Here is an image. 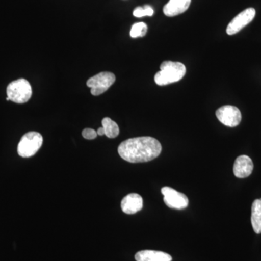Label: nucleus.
I'll list each match as a JSON object with an SVG mask.
<instances>
[{"instance_id": "4468645a", "label": "nucleus", "mask_w": 261, "mask_h": 261, "mask_svg": "<svg viewBox=\"0 0 261 261\" xmlns=\"http://www.w3.org/2000/svg\"><path fill=\"white\" fill-rule=\"evenodd\" d=\"M102 124L105 130V135L108 138H116L119 135V127L111 118L108 117L103 118Z\"/></svg>"}, {"instance_id": "7ed1b4c3", "label": "nucleus", "mask_w": 261, "mask_h": 261, "mask_svg": "<svg viewBox=\"0 0 261 261\" xmlns=\"http://www.w3.org/2000/svg\"><path fill=\"white\" fill-rule=\"evenodd\" d=\"M7 95L12 102L23 104L28 102L32 96V89L28 81L19 79L8 86Z\"/></svg>"}, {"instance_id": "a211bd4d", "label": "nucleus", "mask_w": 261, "mask_h": 261, "mask_svg": "<svg viewBox=\"0 0 261 261\" xmlns=\"http://www.w3.org/2000/svg\"><path fill=\"white\" fill-rule=\"evenodd\" d=\"M97 133V135H99V136L104 135H105L104 128H103V127H101V128H98Z\"/></svg>"}, {"instance_id": "9b49d317", "label": "nucleus", "mask_w": 261, "mask_h": 261, "mask_svg": "<svg viewBox=\"0 0 261 261\" xmlns=\"http://www.w3.org/2000/svg\"><path fill=\"white\" fill-rule=\"evenodd\" d=\"M191 0H170L163 8V13L168 17L176 16L188 10Z\"/></svg>"}, {"instance_id": "20e7f679", "label": "nucleus", "mask_w": 261, "mask_h": 261, "mask_svg": "<svg viewBox=\"0 0 261 261\" xmlns=\"http://www.w3.org/2000/svg\"><path fill=\"white\" fill-rule=\"evenodd\" d=\"M43 137L41 134L30 132L24 135L18 143V153L22 158L34 155L42 147Z\"/></svg>"}, {"instance_id": "1a4fd4ad", "label": "nucleus", "mask_w": 261, "mask_h": 261, "mask_svg": "<svg viewBox=\"0 0 261 261\" xmlns=\"http://www.w3.org/2000/svg\"><path fill=\"white\" fill-rule=\"evenodd\" d=\"M253 163L247 155H240L233 164V174L236 177L244 178L250 176L253 171Z\"/></svg>"}, {"instance_id": "2eb2a0df", "label": "nucleus", "mask_w": 261, "mask_h": 261, "mask_svg": "<svg viewBox=\"0 0 261 261\" xmlns=\"http://www.w3.org/2000/svg\"><path fill=\"white\" fill-rule=\"evenodd\" d=\"M147 24L143 22H140V23H137L132 25L130 36L132 38L143 37L147 34Z\"/></svg>"}, {"instance_id": "f257e3e1", "label": "nucleus", "mask_w": 261, "mask_h": 261, "mask_svg": "<svg viewBox=\"0 0 261 261\" xmlns=\"http://www.w3.org/2000/svg\"><path fill=\"white\" fill-rule=\"evenodd\" d=\"M162 146L159 140L150 137H136L120 144L118 152L121 159L132 163H146L159 157Z\"/></svg>"}, {"instance_id": "9d476101", "label": "nucleus", "mask_w": 261, "mask_h": 261, "mask_svg": "<svg viewBox=\"0 0 261 261\" xmlns=\"http://www.w3.org/2000/svg\"><path fill=\"white\" fill-rule=\"evenodd\" d=\"M121 206L122 211L125 214H135L143 207V199L138 194H129L122 200Z\"/></svg>"}, {"instance_id": "ddd939ff", "label": "nucleus", "mask_w": 261, "mask_h": 261, "mask_svg": "<svg viewBox=\"0 0 261 261\" xmlns=\"http://www.w3.org/2000/svg\"><path fill=\"white\" fill-rule=\"evenodd\" d=\"M251 223L255 233H261V199L254 201L252 205Z\"/></svg>"}, {"instance_id": "39448f33", "label": "nucleus", "mask_w": 261, "mask_h": 261, "mask_svg": "<svg viewBox=\"0 0 261 261\" xmlns=\"http://www.w3.org/2000/svg\"><path fill=\"white\" fill-rule=\"evenodd\" d=\"M116 82V75L111 72H101L89 79L87 87L91 89V94L94 96L100 95L106 92Z\"/></svg>"}, {"instance_id": "f8f14e48", "label": "nucleus", "mask_w": 261, "mask_h": 261, "mask_svg": "<svg viewBox=\"0 0 261 261\" xmlns=\"http://www.w3.org/2000/svg\"><path fill=\"white\" fill-rule=\"evenodd\" d=\"M137 261H171L172 257L164 252L155 250H142L135 255Z\"/></svg>"}, {"instance_id": "6e6552de", "label": "nucleus", "mask_w": 261, "mask_h": 261, "mask_svg": "<svg viewBox=\"0 0 261 261\" xmlns=\"http://www.w3.org/2000/svg\"><path fill=\"white\" fill-rule=\"evenodd\" d=\"M256 12L254 8H247L237 15L228 24L226 33L228 35H233L240 32L249 23H251L252 20L255 18Z\"/></svg>"}, {"instance_id": "f03ea898", "label": "nucleus", "mask_w": 261, "mask_h": 261, "mask_svg": "<svg viewBox=\"0 0 261 261\" xmlns=\"http://www.w3.org/2000/svg\"><path fill=\"white\" fill-rule=\"evenodd\" d=\"M185 65L179 62L164 61L161 65V70L154 75V82L159 86L175 83L186 74Z\"/></svg>"}, {"instance_id": "f3484780", "label": "nucleus", "mask_w": 261, "mask_h": 261, "mask_svg": "<svg viewBox=\"0 0 261 261\" xmlns=\"http://www.w3.org/2000/svg\"><path fill=\"white\" fill-rule=\"evenodd\" d=\"M82 136L86 140H94L97 137V133L95 130L87 128L83 130Z\"/></svg>"}, {"instance_id": "423d86ee", "label": "nucleus", "mask_w": 261, "mask_h": 261, "mask_svg": "<svg viewBox=\"0 0 261 261\" xmlns=\"http://www.w3.org/2000/svg\"><path fill=\"white\" fill-rule=\"evenodd\" d=\"M161 193L164 196L163 201L170 208L183 210L188 206L189 200L187 196L171 187H163Z\"/></svg>"}, {"instance_id": "dca6fc26", "label": "nucleus", "mask_w": 261, "mask_h": 261, "mask_svg": "<svg viewBox=\"0 0 261 261\" xmlns=\"http://www.w3.org/2000/svg\"><path fill=\"white\" fill-rule=\"evenodd\" d=\"M154 14V10L149 5H145L144 7H137L133 12V15L137 18H142L144 16H152Z\"/></svg>"}, {"instance_id": "0eeeda50", "label": "nucleus", "mask_w": 261, "mask_h": 261, "mask_svg": "<svg viewBox=\"0 0 261 261\" xmlns=\"http://www.w3.org/2000/svg\"><path fill=\"white\" fill-rule=\"evenodd\" d=\"M216 115L221 123L228 127L238 126L242 120L240 110L232 106H224L219 108Z\"/></svg>"}]
</instances>
